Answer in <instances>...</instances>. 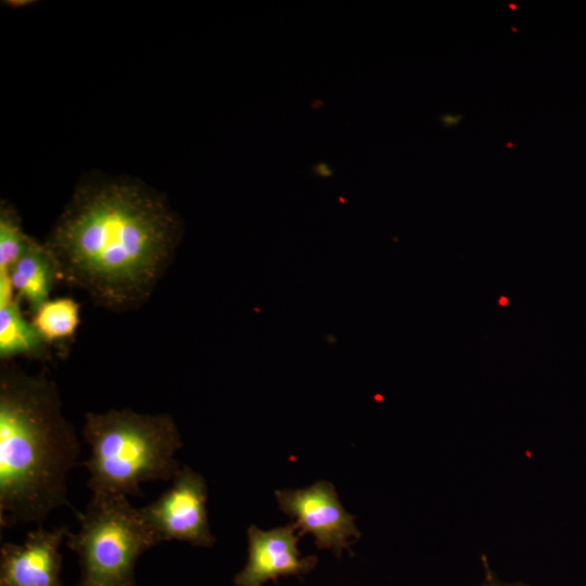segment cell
Returning a JSON list of instances; mask_svg holds the SVG:
<instances>
[{
	"mask_svg": "<svg viewBox=\"0 0 586 586\" xmlns=\"http://www.w3.org/2000/svg\"><path fill=\"white\" fill-rule=\"evenodd\" d=\"M179 221L141 187L107 182L79 189L44 243L60 280L115 311L149 300L179 241Z\"/></svg>",
	"mask_w": 586,
	"mask_h": 586,
	"instance_id": "1",
	"label": "cell"
},
{
	"mask_svg": "<svg viewBox=\"0 0 586 586\" xmlns=\"http://www.w3.org/2000/svg\"><path fill=\"white\" fill-rule=\"evenodd\" d=\"M80 447L55 383L11 361L0 370V526L41 523L67 498Z\"/></svg>",
	"mask_w": 586,
	"mask_h": 586,
	"instance_id": "2",
	"label": "cell"
},
{
	"mask_svg": "<svg viewBox=\"0 0 586 586\" xmlns=\"http://www.w3.org/2000/svg\"><path fill=\"white\" fill-rule=\"evenodd\" d=\"M81 433L90 447L81 464L92 494L141 496V484L171 481L181 468L176 453L182 441L168 413L87 412Z\"/></svg>",
	"mask_w": 586,
	"mask_h": 586,
	"instance_id": "3",
	"label": "cell"
},
{
	"mask_svg": "<svg viewBox=\"0 0 586 586\" xmlns=\"http://www.w3.org/2000/svg\"><path fill=\"white\" fill-rule=\"evenodd\" d=\"M76 517L79 531L66 538L82 566L77 586H132L137 559L161 543L141 509L126 496L92 494Z\"/></svg>",
	"mask_w": 586,
	"mask_h": 586,
	"instance_id": "4",
	"label": "cell"
},
{
	"mask_svg": "<svg viewBox=\"0 0 586 586\" xmlns=\"http://www.w3.org/2000/svg\"><path fill=\"white\" fill-rule=\"evenodd\" d=\"M205 479L190 467H181L171 485L157 499L140 508L162 542L180 540L199 547H212Z\"/></svg>",
	"mask_w": 586,
	"mask_h": 586,
	"instance_id": "5",
	"label": "cell"
},
{
	"mask_svg": "<svg viewBox=\"0 0 586 586\" xmlns=\"http://www.w3.org/2000/svg\"><path fill=\"white\" fill-rule=\"evenodd\" d=\"M280 509L295 520L301 537L307 533L319 549H332L337 557L343 549L351 551V537L360 533L355 517L349 514L330 482L317 481L302 489H280L275 493Z\"/></svg>",
	"mask_w": 586,
	"mask_h": 586,
	"instance_id": "6",
	"label": "cell"
},
{
	"mask_svg": "<svg viewBox=\"0 0 586 586\" xmlns=\"http://www.w3.org/2000/svg\"><path fill=\"white\" fill-rule=\"evenodd\" d=\"M296 525L289 524L269 531L254 525L247 528V561L235 575L237 586H263L280 576L301 575L310 572L317 557H302L297 549L300 536Z\"/></svg>",
	"mask_w": 586,
	"mask_h": 586,
	"instance_id": "7",
	"label": "cell"
},
{
	"mask_svg": "<svg viewBox=\"0 0 586 586\" xmlns=\"http://www.w3.org/2000/svg\"><path fill=\"white\" fill-rule=\"evenodd\" d=\"M67 526L29 532L24 543H4L0 550V586H62L60 546Z\"/></svg>",
	"mask_w": 586,
	"mask_h": 586,
	"instance_id": "8",
	"label": "cell"
},
{
	"mask_svg": "<svg viewBox=\"0 0 586 586\" xmlns=\"http://www.w3.org/2000/svg\"><path fill=\"white\" fill-rule=\"evenodd\" d=\"M15 294L25 301L31 314L50 300V293L60 280L58 263L46 244L31 239L26 251L9 272Z\"/></svg>",
	"mask_w": 586,
	"mask_h": 586,
	"instance_id": "9",
	"label": "cell"
},
{
	"mask_svg": "<svg viewBox=\"0 0 586 586\" xmlns=\"http://www.w3.org/2000/svg\"><path fill=\"white\" fill-rule=\"evenodd\" d=\"M20 303L16 294L0 300V358L2 361L18 356L46 359L48 345L31 321L23 316Z\"/></svg>",
	"mask_w": 586,
	"mask_h": 586,
	"instance_id": "10",
	"label": "cell"
},
{
	"mask_svg": "<svg viewBox=\"0 0 586 586\" xmlns=\"http://www.w3.org/2000/svg\"><path fill=\"white\" fill-rule=\"evenodd\" d=\"M80 306L72 297L48 300L34 313L31 323L47 345L72 339L80 322Z\"/></svg>",
	"mask_w": 586,
	"mask_h": 586,
	"instance_id": "11",
	"label": "cell"
},
{
	"mask_svg": "<svg viewBox=\"0 0 586 586\" xmlns=\"http://www.w3.org/2000/svg\"><path fill=\"white\" fill-rule=\"evenodd\" d=\"M31 238L24 233L21 219L9 205L0 211V276H9L11 268L26 251Z\"/></svg>",
	"mask_w": 586,
	"mask_h": 586,
	"instance_id": "12",
	"label": "cell"
},
{
	"mask_svg": "<svg viewBox=\"0 0 586 586\" xmlns=\"http://www.w3.org/2000/svg\"><path fill=\"white\" fill-rule=\"evenodd\" d=\"M315 176L320 178H329L334 174V169L327 162H318L313 168Z\"/></svg>",
	"mask_w": 586,
	"mask_h": 586,
	"instance_id": "13",
	"label": "cell"
},
{
	"mask_svg": "<svg viewBox=\"0 0 586 586\" xmlns=\"http://www.w3.org/2000/svg\"><path fill=\"white\" fill-rule=\"evenodd\" d=\"M480 586H520V585L502 584L500 582H497V581L491 578V579L485 581Z\"/></svg>",
	"mask_w": 586,
	"mask_h": 586,
	"instance_id": "14",
	"label": "cell"
},
{
	"mask_svg": "<svg viewBox=\"0 0 586 586\" xmlns=\"http://www.w3.org/2000/svg\"><path fill=\"white\" fill-rule=\"evenodd\" d=\"M310 105L313 109H320L323 105V102L321 100H314Z\"/></svg>",
	"mask_w": 586,
	"mask_h": 586,
	"instance_id": "15",
	"label": "cell"
},
{
	"mask_svg": "<svg viewBox=\"0 0 586 586\" xmlns=\"http://www.w3.org/2000/svg\"><path fill=\"white\" fill-rule=\"evenodd\" d=\"M500 305H506L507 304V298L506 297H501L500 301H499Z\"/></svg>",
	"mask_w": 586,
	"mask_h": 586,
	"instance_id": "16",
	"label": "cell"
}]
</instances>
